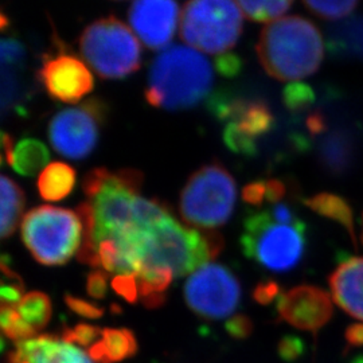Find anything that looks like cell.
Returning <instances> with one entry per match:
<instances>
[{"label": "cell", "instance_id": "cell-1", "mask_svg": "<svg viewBox=\"0 0 363 363\" xmlns=\"http://www.w3.org/2000/svg\"><path fill=\"white\" fill-rule=\"evenodd\" d=\"M115 241L136 272L144 268H163L174 276L196 272L223 249V238L216 230L199 232L183 226L169 214Z\"/></svg>", "mask_w": 363, "mask_h": 363}, {"label": "cell", "instance_id": "cell-2", "mask_svg": "<svg viewBox=\"0 0 363 363\" xmlns=\"http://www.w3.org/2000/svg\"><path fill=\"white\" fill-rule=\"evenodd\" d=\"M256 52L264 70L280 81L312 76L323 62L325 40L303 16H286L262 28Z\"/></svg>", "mask_w": 363, "mask_h": 363}, {"label": "cell", "instance_id": "cell-3", "mask_svg": "<svg viewBox=\"0 0 363 363\" xmlns=\"http://www.w3.org/2000/svg\"><path fill=\"white\" fill-rule=\"evenodd\" d=\"M211 85L213 70L208 60L195 49L177 45L152 61L144 96L154 108L181 111L199 104Z\"/></svg>", "mask_w": 363, "mask_h": 363}, {"label": "cell", "instance_id": "cell-4", "mask_svg": "<svg viewBox=\"0 0 363 363\" xmlns=\"http://www.w3.org/2000/svg\"><path fill=\"white\" fill-rule=\"evenodd\" d=\"M306 223H281L269 210L253 213L244 220L241 247L247 259L265 269L286 272L298 267L307 247Z\"/></svg>", "mask_w": 363, "mask_h": 363}, {"label": "cell", "instance_id": "cell-5", "mask_svg": "<svg viewBox=\"0 0 363 363\" xmlns=\"http://www.w3.org/2000/svg\"><path fill=\"white\" fill-rule=\"evenodd\" d=\"M237 189L230 172L218 162H211L191 174L181 198L183 220L196 229L216 230L233 214Z\"/></svg>", "mask_w": 363, "mask_h": 363}, {"label": "cell", "instance_id": "cell-6", "mask_svg": "<svg viewBox=\"0 0 363 363\" xmlns=\"http://www.w3.org/2000/svg\"><path fill=\"white\" fill-rule=\"evenodd\" d=\"M84 61L99 77L118 79L140 67L142 48L130 27L115 16L94 21L79 37Z\"/></svg>", "mask_w": 363, "mask_h": 363}, {"label": "cell", "instance_id": "cell-7", "mask_svg": "<svg viewBox=\"0 0 363 363\" xmlns=\"http://www.w3.org/2000/svg\"><path fill=\"white\" fill-rule=\"evenodd\" d=\"M22 240L33 257L46 267L64 265L78 253L82 242V223L76 211L38 206L23 217Z\"/></svg>", "mask_w": 363, "mask_h": 363}, {"label": "cell", "instance_id": "cell-8", "mask_svg": "<svg viewBox=\"0 0 363 363\" xmlns=\"http://www.w3.org/2000/svg\"><path fill=\"white\" fill-rule=\"evenodd\" d=\"M181 38L208 54L232 49L242 31V11L237 1L194 0L181 11Z\"/></svg>", "mask_w": 363, "mask_h": 363}, {"label": "cell", "instance_id": "cell-9", "mask_svg": "<svg viewBox=\"0 0 363 363\" xmlns=\"http://www.w3.org/2000/svg\"><path fill=\"white\" fill-rule=\"evenodd\" d=\"M142 184L143 174L138 169L109 172L100 191L91 199L96 247L104 240H117L133 229H139L135 222V205L140 196Z\"/></svg>", "mask_w": 363, "mask_h": 363}, {"label": "cell", "instance_id": "cell-10", "mask_svg": "<svg viewBox=\"0 0 363 363\" xmlns=\"http://www.w3.org/2000/svg\"><path fill=\"white\" fill-rule=\"evenodd\" d=\"M108 115V105L91 97L77 108L58 112L49 123V140L54 151L67 159L79 160L91 154Z\"/></svg>", "mask_w": 363, "mask_h": 363}, {"label": "cell", "instance_id": "cell-11", "mask_svg": "<svg viewBox=\"0 0 363 363\" xmlns=\"http://www.w3.org/2000/svg\"><path fill=\"white\" fill-rule=\"evenodd\" d=\"M184 298L198 316L217 320L235 311L241 298V286L229 268L206 264L187 279Z\"/></svg>", "mask_w": 363, "mask_h": 363}, {"label": "cell", "instance_id": "cell-12", "mask_svg": "<svg viewBox=\"0 0 363 363\" xmlns=\"http://www.w3.org/2000/svg\"><path fill=\"white\" fill-rule=\"evenodd\" d=\"M276 310L288 325L316 334L334 315L333 298L323 288L316 286H294L277 300Z\"/></svg>", "mask_w": 363, "mask_h": 363}, {"label": "cell", "instance_id": "cell-13", "mask_svg": "<svg viewBox=\"0 0 363 363\" xmlns=\"http://www.w3.org/2000/svg\"><path fill=\"white\" fill-rule=\"evenodd\" d=\"M38 77L50 97L67 104L78 103L94 84L91 70L70 54H60L45 61Z\"/></svg>", "mask_w": 363, "mask_h": 363}, {"label": "cell", "instance_id": "cell-14", "mask_svg": "<svg viewBox=\"0 0 363 363\" xmlns=\"http://www.w3.org/2000/svg\"><path fill=\"white\" fill-rule=\"evenodd\" d=\"M128 18L144 45L151 50H159L166 48L174 37L181 11L175 1L140 0L130 4Z\"/></svg>", "mask_w": 363, "mask_h": 363}, {"label": "cell", "instance_id": "cell-15", "mask_svg": "<svg viewBox=\"0 0 363 363\" xmlns=\"http://www.w3.org/2000/svg\"><path fill=\"white\" fill-rule=\"evenodd\" d=\"M9 363H94L91 357L52 335H42L16 343L9 355Z\"/></svg>", "mask_w": 363, "mask_h": 363}, {"label": "cell", "instance_id": "cell-16", "mask_svg": "<svg viewBox=\"0 0 363 363\" xmlns=\"http://www.w3.org/2000/svg\"><path fill=\"white\" fill-rule=\"evenodd\" d=\"M328 284L337 306L363 322V257L343 259L330 274Z\"/></svg>", "mask_w": 363, "mask_h": 363}, {"label": "cell", "instance_id": "cell-17", "mask_svg": "<svg viewBox=\"0 0 363 363\" xmlns=\"http://www.w3.org/2000/svg\"><path fill=\"white\" fill-rule=\"evenodd\" d=\"M138 349V340L128 328H105L100 340L88 349V355L97 363L120 362L133 357Z\"/></svg>", "mask_w": 363, "mask_h": 363}, {"label": "cell", "instance_id": "cell-18", "mask_svg": "<svg viewBox=\"0 0 363 363\" xmlns=\"http://www.w3.org/2000/svg\"><path fill=\"white\" fill-rule=\"evenodd\" d=\"M319 159L328 172L343 175L355 162V140L346 130L327 133L319 145Z\"/></svg>", "mask_w": 363, "mask_h": 363}, {"label": "cell", "instance_id": "cell-19", "mask_svg": "<svg viewBox=\"0 0 363 363\" xmlns=\"http://www.w3.org/2000/svg\"><path fill=\"white\" fill-rule=\"evenodd\" d=\"M304 205L311 208L313 213L339 223L350 235L352 244L358 245L355 234L354 211L350 203L340 195L333 193H319L311 198L304 199Z\"/></svg>", "mask_w": 363, "mask_h": 363}, {"label": "cell", "instance_id": "cell-20", "mask_svg": "<svg viewBox=\"0 0 363 363\" xmlns=\"http://www.w3.org/2000/svg\"><path fill=\"white\" fill-rule=\"evenodd\" d=\"M74 186L76 171L62 162H52L39 174V195L48 202L64 199L73 191Z\"/></svg>", "mask_w": 363, "mask_h": 363}, {"label": "cell", "instance_id": "cell-21", "mask_svg": "<svg viewBox=\"0 0 363 363\" xmlns=\"http://www.w3.org/2000/svg\"><path fill=\"white\" fill-rule=\"evenodd\" d=\"M1 189V218H0V235L3 240L13 235L19 220L22 217V211L26 203V198L23 190L9 177L3 175L0 179Z\"/></svg>", "mask_w": 363, "mask_h": 363}, {"label": "cell", "instance_id": "cell-22", "mask_svg": "<svg viewBox=\"0 0 363 363\" xmlns=\"http://www.w3.org/2000/svg\"><path fill=\"white\" fill-rule=\"evenodd\" d=\"M136 276L139 298L147 308H159L166 301V291L174 273L163 268H144Z\"/></svg>", "mask_w": 363, "mask_h": 363}, {"label": "cell", "instance_id": "cell-23", "mask_svg": "<svg viewBox=\"0 0 363 363\" xmlns=\"http://www.w3.org/2000/svg\"><path fill=\"white\" fill-rule=\"evenodd\" d=\"M50 154L37 139H22L13 150V169L23 177H34L49 164Z\"/></svg>", "mask_w": 363, "mask_h": 363}, {"label": "cell", "instance_id": "cell-24", "mask_svg": "<svg viewBox=\"0 0 363 363\" xmlns=\"http://www.w3.org/2000/svg\"><path fill=\"white\" fill-rule=\"evenodd\" d=\"M238 127L256 139L257 136H262L272 130L274 125L271 108L261 100H247L238 118L234 121Z\"/></svg>", "mask_w": 363, "mask_h": 363}, {"label": "cell", "instance_id": "cell-25", "mask_svg": "<svg viewBox=\"0 0 363 363\" xmlns=\"http://www.w3.org/2000/svg\"><path fill=\"white\" fill-rule=\"evenodd\" d=\"M27 325L35 333L43 330L52 318V301L43 292H30L15 306Z\"/></svg>", "mask_w": 363, "mask_h": 363}, {"label": "cell", "instance_id": "cell-26", "mask_svg": "<svg viewBox=\"0 0 363 363\" xmlns=\"http://www.w3.org/2000/svg\"><path fill=\"white\" fill-rule=\"evenodd\" d=\"M245 103V99L235 97L229 91H218L208 97V109L213 116L220 121L229 120L230 123H234L240 116Z\"/></svg>", "mask_w": 363, "mask_h": 363}, {"label": "cell", "instance_id": "cell-27", "mask_svg": "<svg viewBox=\"0 0 363 363\" xmlns=\"http://www.w3.org/2000/svg\"><path fill=\"white\" fill-rule=\"evenodd\" d=\"M247 19L253 22H271L284 15L292 7V1H237Z\"/></svg>", "mask_w": 363, "mask_h": 363}, {"label": "cell", "instance_id": "cell-28", "mask_svg": "<svg viewBox=\"0 0 363 363\" xmlns=\"http://www.w3.org/2000/svg\"><path fill=\"white\" fill-rule=\"evenodd\" d=\"M0 325L3 334L13 340H16L18 343L33 339L38 334L23 320L15 306H1Z\"/></svg>", "mask_w": 363, "mask_h": 363}, {"label": "cell", "instance_id": "cell-29", "mask_svg": "<svg viewBox=\"0 0 363 363\" xmlns=\"http://www.w3.org/2000/svg\"><path fill=\"white\" fill-rule=\"evenodd\" d=\"M283 103L291 112H301L311 108L315 103V91L304 82H291L283 91Z\"/></svg>", "mask_w": 363, "mask_h": 363}, {"label": "cell", "instance_id": "cell-30", "mask_svg": "<svg viewBox=\"0 0 363 363\" xmlns=\"http://www.w3.org/2000/svg\"><path fill=\"white\" fill-rule=\"evenodd\" d=\"M311 13L325 21H337L350 15L357 7L358 1L342 0V1H313L308 0L303 3Z\"/></svg>", "mask_w": 363, "mask_h": 363}, {"label": "cell", "instance_id": "cell-31", "mask_svg": "<svg viewBox=\"0 0 363 363\" xmlns=\"http://www.w3.org/2000/svg\"><path fill=\"white\" fill-rule=\"evenodd\" d=\"M223 142L234 154L244 156H255L257 154L256 139L241 130L237 123H229L226 125L223 130Z\"/></svg>", "mask_w": 363, "mask_h": 363}, {"label": "cell", "instance_id": "cell-32", "mask_svg": "<svg viewBox=\"0 0 363 363\" xmlns=\"http://www.w3.org/2000/svg\"><path fill=\"white\" fill-rule=\"evenodd\" d=\"M21 99V84L13 66H1V112L3 116Z\"/></svg>", "mask_w": 363, "mask_h": 363}, {"label": "cell", "instance_id": "cell-33", "mask_svg": "<svg viewBox=\"0 0 363 363\" xmlns=\"http://www.w3.org/2000/svg\"><path fill=\"white\" fill-rule=\"evenodd\" d=\"M103 330L97 325L88 323H78L74 327H65L62 333V340L70 345H79L84 347H91L97 342V337H101Z\"/></svg>", "mask_w": 363, "mask_h": 363}, {"label": "cell", "instance_id": "cell-34", "mask_svg": "<svg viewBox=\"0 0 363 363\" xmlns=\"http://www.w3.org/2000/svg\"><path fill=\"white\" fill-rule=\"evenodd\" d=\"M25 58V48L21 42L13 38L3 39L0 43L1 66L21 67Z\"/></svg>", "mask_w": 363, "mask_h": 363}, {"label": "cell", "instance_id": "cell-35", "mask_svg": "<svg viewBox=\"0 0 363 363\" xmlns=\"http://www.w3.org/2000/svg\"><path fill=\"white\" fill-rule=\"evenodd\" d=\"M214 67L222 77L234 78L240 76L244 67V61L234 52H223L214 61Z\"/></svg>", "mask_w": 363, "mask_h": 363}, {"label": "cell", "instance_id": "cell-36", "mask_svg": "<svg viewBox=\"0 0 363 363\" xmlns=\"http://www.w3.org/2000/svg\"><path fill=\"white\" fill-rule=\"evenodd\" d=\"M112 288L117 295L125 298L128 303H136L139 298V288L135 274L116 276L112 280Z\"/></svg>", "mask_w": 363, "mask_h": 363}, {"label": "cell", "instance_id": "cell-37", "mask_svg": "<svg viewBox=\"0 0 363 363\" xmlns=\"http://www.w3.org/2000/svg\"><path fill=\"white\" fill-rule=\"evenodd\" d=\"M304 350V342L295 335H286L279 342L277 346L279 357L286 362H295L300 357H303Z\"/></svg>", "mask_w": 363, "mask_h": 363}, {"label": "cell", "instance_id": "cell-38", "mask_svg": "<svg viewBox=\"0 0 363 363\" xmlns=\"http://www.w3.org/2000/svg\"><path fill=\"white\" fill-rule=\"evenodd\" d=\"M66 306L73 312H76L79 316L88 318V319H99L104 315L105 310L99 307L97 304L86 301L84 298H76L72 295H65Z\"/></svg>", "mask_w": 363, "mask_h": 363}, {"label": "cell", "instance_id": "cell-39", "mask_svg": "<svg viewBox=\"0 0 363 363\" xmlns=\"http://www.w3.org/2000/svg\"><path fill=\"white\" fill-rule=\"evenodd\" d=\"M281 295H283L281 286L273 280L261 281L257 286H255V289L252 292V296L255 298V301L259 303L261 306H268V304L273 303L274 300L277 301Z\"/></svg>", "mask_w": 363, "mask_h": 363}, {"label": "cell", "instance_id": "cell-40", "mask_svg": "<svg viewBox=\"0 0 363 363\" xmlns=\"http://www.w3.org/2000/svg\"><path fill=\"white\" fill-rule=\"evenodd\" d=\"M225 330L232 337L247 339L253 333V322L247 315L237 313L226 322Z\"/></svg>", "mask_w": 363, "mask_h": 363}, {"label": "cell", "instance_id": "cell-41", "mask_svg": "<svg viewBox=\"0 0 363 363\" xmlns=\"http://www.w3.org/2000/svg\"><path fill=\"white\" fill-rule=\"evenodd\" d=\"M86 292L93 298H104L108 292V273L93 269L86 277Z\"/></svg>", "mask_w": 363, "mask_h": 363}, {"label": "cell", "instance_id": "cell-42", "mask_svg": "<svg viewBox=\"0 0 363 363\" xmlns=\"http://www.w3.org/2000/svg\"><path fill=\"white\" fill-rule=\"evenodd\" d=\"M23 291H25L23 283L1 280V286H0L1 306H18V303L23 298Z\"/></svg>", "mask_w": 363, "mask_h": 363}, {"label": "cell", "instance_id": "cell-43", "mask_svg": "<svg viewBox=\"0 0 363 363\" xmlns=\"http://www.w3.org/2000/svg\"><path fill=\"white\" fill-rule=\"evenodd\" d=\"M267 198V183L257 181L252 182L242 189V199L253 206H259Z\"/></svg>", "mask_w": 363, "mask_h": 363}, {"label": "cell", "instance_id": "cell-44", "mask_svg": "<svg viewBox=\"0 0 363 363\" xmlns=\"http://www.w3.org/2000/svg\"><path fill=\"white\" fill-rule=\"evenodd\" d=\"M286 184L280 179H269L267 182V201L273 205L280 203V201L286 196Z\"/></svg>", "mask_w": 363, "mask_h": 363}, {"label": "cell", "instance_id": "cell-45", "mask_svg": "<svg viewBox=\"0 0 363 363\" xmlns=\"http://www.w3.org/2000/svg\"><path fill=\"white\" fill-rule=\"evenodd\" d=\"M347 347H363V323L350 325L345 331Z\"/></svg>", "mask_w": 363, "mask_h": 363}, {"label": "cell", "instance_id": "cell-46", "mask_svg": "<svg viewBox=\"0 0 363 363\" xmlns=\"http://www.w3.org/2000/svg\"><path fill=\"white\" fill-rule=\"evenodd\" d=\"M307 130L311 132L312 135H320L323 133L328 128L327 125V118L322 112H312L311 115L307 118L306 121Z\"/></svg>", "mask_w": 363, "mask_h": 363}, {"label": "cell", "instance_id": "cell-47", "mask_svg": "<svg viewBox=\"0 0 363 363\" xmlns=\"http://www.w3.org/2000/svg\"><path fill=\"white\" fill-rule=\"evenodd\" d=\"M13 138L3 132L1 133V148H3V159H6V162L13 166Z\"/></svg>", "mask_w": 363, "mask_h": 363}, {"label": "cell", "instance_id": "cell-48", "mask_svg": "<svg viewBox=\"0 0 363 363\" xmlns=\"http://www.w3.org/2000/svg\"><path fill=\"white\" fill-rule=\"evenodd\" d=\"M1 22H0V27H1V30H4L6 27H7V25H9V21H7V18H6V15H4V13H1Z\"/></svg>", "mask_w": 363, "mask_h": 363}, {"label": "cell", "instance_id": "cell-49", "mask_svg": "<svg viewBox=\"0 0 363 363\" xmlns=\"http://www.w3.org/2000/svg\"><path fill=\"white\" fill-rule=\"evenodd\" d=\"M350 363H363V354L362 355H358L355 358H352V361Z\"/></svg>", "mask_w": 363, "mask_h": 363}, {"label": "cell", "instance_id": "cell-50", "mask_svg": "<svg viewBox=\"0 0 363 363\" xmlns=\"http://www.w3.org/2000/svg\"><path fill=\"white\" fill-rule=\"evenodd\" d=\"M362 238H363V233H362Z\"/></svg>", "mask_w": 363, "mask_h": 363}]
</instances>
